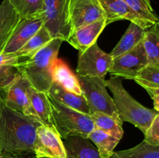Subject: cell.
<instances>
[{
    "instance_id": "6da1fadb",
    "label": "cell",
    "mask_w": 159,
    "mask_h": 158,
    "mask_svg": "<svg viewBox=\"0 0 159 158\" xmlns=\"http://www.w3.org/2000/svg\"><path fill=\"white\" fill-rule=\"evenodd\" d=\"M41 124L4 105L0 115V154L34 153L37 130Z\"/></svg>"
},
{
    "instance_id": "7a4b0ae2",
    "label": "cell",
    "mask_w": 159,
    "mask_h": 158,
    "mask_svg": "<svg viewBox=\"0 0 159 158\" xmlns=\"http://www.w3.org/2000/svg\"><path fill=\"white\" fill-rule=\"evenodd\" d=\"M63 42L61 38L52 39L36 54L16 65L20 74L36 89L48 93L51 88L53 83V66Z\"/></svg>"
},
{
    "instance_id": "3957f363",
    "label": "cell",
    "mask_w": 159,
    "mask_h": 158,
    "mask_svg": "<svg viewBox=\"0 0 159 158\" xmlns=\"http://www.w3.org/2000/svg\"><path fill=\"white\" fill-rule=\"evenodd\" d=\"M107 88L113 94V99L121 121L128 122L145 133L159 112L150 109L135 100L123 85L119 77H110L106 80Z\"/></svg>"
},
{
    "instance_id": "277c9868",
    "label": "cell",
    "mask_w": 159,
    "mask_h": 158,
    "mask_svg": "<svg viewBox=\"0 0 159 158\" xmlns=\"http://www.w3.org/2000/svg\"><path fill=\"white\" fill-rule=\"evenodd\" d=\"M49 96V95H48ZM54 127L62 139L68 136H80L88 138L95 129L89 115L69 108L49 96Z\"/></svg>"
},
{
    "instance_id": "5b68a950",
    "label": "cell",
    "mask_w": 159,
    "mask_h": 158,
    "mask_svg": "<svg viewBox=\"0 0 159 158\" xmlns=\"http://www.w3.org/2000/svg\"><path fill=\"white\" fill-rule=\"evenodd\" d=\"M82 94L86 100L90 114L102 112L109 115L123 125L117 109L107 90L105 78L89 76H78Z\"/></svg>"
},
{
    "instance_id": "8992f818",
    "label": "cell",
    "mask_w": 159,
    "mask_h": 158,
    "mask_svg": "<svg viewBox=\"0 0 159 158\" xmlns=\"http://www.w3.org/2000/svg\"><path fill=\"white\" fill-rule=\"evenodd\" d=\"M69 0H43V27L52 38H61L66 41L71 32L68 23Z\"/></svg>"
},
{
    "instance_id": "52a82bcc",
    "label": "cell",
    "mask_w": 159,
    "mask_h": 158,
    "mask_svg": "<svg viewBox=\"0 0 159 158\" xmlns=\"http://www.w3.org/2000/svg\"><path fill=\"white\" fill-rule=\"evenodd\" d=\"M113 57L98 46L97 42L83 53L79 54L76 74L78 76H89L105 78L113 64Z\"/></svg>"
},
{
    "instance_id": "ba28073f",
    "label": "cell",
    "mask_w": 159,
    "mask_h": 158,
    "mask_svg": "<svg viewBox=\"0 0 159 158\" xmlns=\"http://www.w3.org/2000/svg\"><path fill=\"white\" fill-rule=\"evenodd\" d=\"M148 64L143 42H141L130 50L114 57L109 73L115 77L134 80Z\"/></svg>"
},
{
    "instance_id": "9c48e42d",
    "label": "cell",
    "mask_w": 159,
    "mask_h": 158,
    "mask_svg": "<svg viewBox=\"0 0 159 158\" xmlns=\"http://www.w3.org/2000/svg\"><path fill=\"white\" fill-rule=\"evenodd\" d=\"M34 154L37 158H66L62 138L54 125L41 124L37 128Z\"/></svg>"
},
{
    "instance_id": "30bf717a",
    "label": "cell",
    "mask_w": 159,
    "mask_h": 158,
    "mask_svg": "<svg viewBox=\"0 0 159 158\" xmlns=\"http://www.w3.org/2000/svg\"><path fill=\"white\" fill-rule=\"evenodd\" d=\"M106 19L99 0H69L68 23L71 31Z\"/></svg>"
},
{
    "instance_id": "8fae6325",
    "label": "cell",
    "mask_w": 159,
    "mask_h": 158,
    "mask_svg": "<svg viewBox=\"0 0 159 158\" xmlns=\"http://www.w3.org/2000/svg\"><path fill=\"white\" fill-rule=\"evenodd\" d=\"M43 13L29 18L22 19L11 33L2 53L16 54L26 42L43 26Z\"/></svg>"
},
{
    "instance_id": "7c38bea8",
    "label": "cell",
    "mask_w": 159,
    "mask_h": 158,
    "mask_svg": "<svg viewBox=\"0 0 159 158\" xmlns=\"http://www.w3.org/2000/svg\"><path fill=\"white\" fill-rule=\"evenodd\" d=\"M27 104L23 108V113L34 118L42 124L54 125L52 110L48 93L39 91L34 87L28 88L26 91Z\"/></svg>"
},
{
    "instance_id": "4fadbf2b",
    "label": "cell",
    "mask_w": 159,
    "mask_h": 158,
    "mask_svg": "<svg viewBox=\"0 0 159 158\" xmlns=\"http://www.w3.org/2000/svg\"><path fill=\"white\" fill-rule=\"evenodd\" d=\"M30 84L20 72L8 85L0 89L5 105L12 109L23 112L27 104L26 91Z\"/></svg>"
},
{
    "instance_id": "5bb4252c",
    "label": "cell",
    "mask_w": 159,
    "mask_h": 158,
    "mask_svg": "<svg viewBox=\"0 0 159 158\" xmlns=\"http://www.w3.org/2000/svg\"><path fill=\"white\" fill-rule=\"evenodd\" d=\"M106 19L83 26L70 32L66 41L78 50L79 54L83 53L90 46L96 43L98 37L107 26Z\"/></svg>"
},
{
    "instance_id": "9a60e30c",
    "label": "cell",
    "mask_w": 159,
    "mask_h": 158,
    "mask_svg": "<svg viewBox=\"0 0 159 158\" xmlns=\"http://www.w3.org/2000/svg\"><path fill=\"white\" fill-rule=\"evenodd\" d=\"M104 11L107 25L119 20H129L130 23H136L144 29H148V26L140 19L129 8L124 0H99Z\"/></svg>"
},
{
    "instance_id": "2e32d148",
    "label": "cell",
    "mask_w": 159,
    "mask_h": 158,
    "mask_svg": "<svg viewBox=\"0 0 159 158\" xmlns=\"http://www.w3.org/2000/svg\"><path fill=\"white\" fill-rule=\"evenodd\" d=\"M66 158H101L97 148L88 138L68 136L63 140Z\"/></svg>"
},
{
    "instance_id": "e0dca14e",
    "label": "cell",
    "mask_w": 159,
    "mask_h": 158,
    "mask_svg": "<svg viewBox=\"0 0 159 158\" xmlns=\"http://www.w3.org/2000/svg\"><path fill=\"white\" fill-rule=\"evenodd\" d=\"M21 20L9 0H3L0 5V53L2 52L13 29Z\"/></svg>"
},
{
    "instance_id": "ac0fdd59",
    "label": "cell",
    "mask_w": 159,
    "mask_h": 158,
    "mask_svg": "<svg viewBox=\"0 0 159 158\" xmlns=\"http://www.w3.org/2000/svg\"><path fill=\"white\" fill-rule=\"evenodd\" d=\"M48 94L69 108L90 115L86 100L83 95L67 91L57 82L53 81L51 88L48 90Z\"/></svg>"
},
{
    "instance_id": "d6986e66",
    "label": "cell",
    "mask_w": 159,
    "mask_h": 158,
    "mask_svg": "<svg viewBox=\"0 0 159 158\" xmlns=\"http://www.w3.org/2000/svg\"><path fill=\"white\" fill-rule=\"evenodd\" d=\"M52 77L53 81L57 82L65 90L75 94L83 95L77 75H75L68 65L61 59L57 58L54 62Z\"/></svg>"
},
{
    "instance_id": "ffe728a7",
    "label": "cell",
    "mask_w": 159,
    "mask_h": 158,
    "mask_svg": "<svg viewBox=\"0 0 159 158\" xmlns=\"http://www.w3.org/2000/svg\"><path fill=\"white\" fill-rule=\"evenodd\" d=\"M146 29L136 23H130L125 33L121 37L113 50L110 53L113 58L130 50L144 40Z\"/></svg>"
},
{
    "instance_id": "44dd1931",
    "label": "cell",
    "mask_w": 159,
    "mask_h": 158,
    "mask_svg": "<svg viewBox=\"0 0 159 158\" xmlns=\"http://www.w3.org/2000/svg\"><path fill=\"white\" fill-rule=\"evenodd\" d=\"M88 139L94 143L101 158H110L114 152L120 139L95 128L88 136Z\"/></svg>"
},
{
    "instance_id": "7402d4cb",
    "label": "cell",
    "mask_w": 159,
    "mask_h": 158,
    "mask_svg": "<svg viewBox=\"0 0 159 158\" xmlns=\"http://www.w3.org/2000/svg\"><path fill=\"white\" fill-rule=\"evenodd\" d=\"M52 39L54 38H52L48 29L43 26L15 54L20 59L28 58L46 46Z\"/></svg>"
},
{
    "instance_id": "603a6c76",
    "label": "cell",
    "mask_w": 159,
    "mask_h": 158,
    "mask_svg": "<svg viewBox=\"0 0 159 158\" xmlns=\"http://www.w3.org/2000/svg\"><path fill=\"white\" fill-rule=\"evenodd\" d=\"M110 158H159V146L151 145L143 140L134 147L113 152Z\"/></svg>"
},
{
    "instance_id": "cb8c5ba5",
    "label": "cell",
    "mask_w": 159,
    "mask_h": 158,
    "mask_svg": "<svg viewBox=\"0 0 159 158\" xmlns=\"http://www.w3.org/2000/svg\"><path fill=\"white\" fill-rule=\"evenodd\" d=\"M93 121L95 128L99 129L117 139H121L124 136L123 125L109 115L102 112H94L89 115Z\"/></svg>"
},
{
    "instance_id": "d4e9b609",
    "label": "cell",
    "mask_w": 159,
    "mask_h": 158,
    "mask_svg": "<svg viewBox=\"0 0 159 158\" xmlns=\"http://www.w3.org/2000/svg\"><path fill=\"white\" fill-rule=\"evenodd\" d=\"M142 42L149 63L159 62V22L146 29Z\"/></svg>"
},
{
    "instance_id": "484cf974",
    "label": "cell",
    "mask_w": 159,
    "mask_h": 158,
    "mask_svg": "<svg viewBox=\"0 0 159 158\" xmlns=\"http://www.w3.org/2000/svg\"><path fill=\"white\" fill-rule=\"evenodd\" d=\"M130 9L150 28L158 22L157 15L152 9L151 0H124Z\"/></svg>"
},
{
    "instance_id": "4316f807",
    "label": "cell",
    "mask_w": 159,
    "mask_h": 158,
    "mask_svg": "<svg viewBox=\"0 0 159 158\" xmlns=\"http://www.w3.org/2000/svg\"><path fill=\"white\" fill-rule=\"evenodd\" d=\"M9 2L21 20L43 13V0H9Z\"/></svg>"
},
{
    "instance_id": "83f0119b",
    "label": "cell",
    "mask_w": 159,
    "mask_h": 158,
    "mask_svg": "<svg viewBox=\"0 0 159 158\" xmlns=\"http://www.w3.org/2000/svg\"><path fill=\"white\" fill-rule=\"evenodd\" d=\"M134 81L143 88H159V62L149 63L137 74Z\"/></svg>"
},
{
    "instance_id": "f1b7e54d",
    "label": "cell",
    "mask_w": 159,
    "mask_h": 158,
    "mask_svg": "<svg viewBox=\"0 0 159 158\" xmlns=\"http://www.w3.org/2000/svg\"><path fill=\"white\" fill-rule=\"evenodd\" d=\"M20 59L15 54L0 53V77L17 71L16 65Z\"/></svg>"
},
{
    "instance_id": "f546056e",
    "label": "cell",
    "mask_w": 159,
    "mask_h": 158,
    "mask_svg": "<svg viewBox=\"0 0 159 158\" xmlns=\"http://www.w3.org/2000/svg\"><path fill=\"white\" fill-rule=\"evenodd\" d=\"M144 135L145 142L151 145L159 146V113L155 116Z\"/></svg>"
},
{
    "instance_id": "4dcf8cb0",
    "label": "cell",
    "mask_w": 159,
    "mask_h": 158,
    "mask_svg": "<svg viewBox=\"0 0 159 158\" xmlns=\"http://www.w3.org/2000/svg\"><path fill=\"white\" fill-rule=\"evenodd\" d=\"M144 88L146 90V91L148 93L149 95L151 96V98L153 97V96H159V88H147V87H145V88Z\"/></svg>"
},
{
    "instance_id": "1f68e13d",
    "label": "cell",
    "mask_w": 159,
    "mask_h": 158,
    "mask_svg": "<svg viewBox=\"0 0 159 158\" xmlns=\"http://www.w3.org/2000/svg\"><path fill=\"white\" fill-rule=\"evenodd\" d=\"M23 155H13L10 154V153H2V154H0V158H21Z\"/></svg>"
},
{
    "instance_id": "d6a6232c",
    "label": "cell",
    "mask_w": 159,
    "mask_h": 158,
    "mask_svg": "<svg viewBox=\"0 0 159 158\" xmlns=\"http://www.w3.org/2000/svg\"><path fill=\"white\" fill-rule=\"evenodd\" d=\"M152 99L154 102V108L156 111L159 112V96H153V97H152Z\"/></svg>"
},
{
    "instance_id": "836d02e7",
    "label": "cell",
    "mask_w": 159,
    "mask_h": 158,
    "mask_svg": "<svg viewBox=\"0 0 159 158\" xmlns=\"http://www.w3.org/2000/svg\"><path fill=\"white\" fill-rule=\"evenodd\" d=\"M5 103H4V100H3V97L1 91H0V115H1L2 111V108L4 106Z\"/></svg>"
},
{
    "instance_id": "e575fe53",
    "label": "cell",
    "mask_w": 159,
    "mask_h": 158,
    "mask_svg": "<svg viewBox=\"0 0 159 158\" xmlns=\"http://www.w3.org/2000/svg\"><path fill=\"white\" fill-rule=\"evenodd\" d=\"M21 158H37V157H36L35 156H23V155Z\"/></svg>"
},
{
    "instance_id": "d590c367",
    "label": "cell",
    "mask_w": 159,
    "mask_h": 158,
    "mask_svg": "<svg viewBox=\"0 0 159 158\" xmlns=\"http://www.w3.org/2000/svg\"><path fill=\"white\" fill-rule=\"evenodd\" d=\"M157 19H158V22H159V16H158V15L157 16Z\"/></svg>"
}]
</instances>
